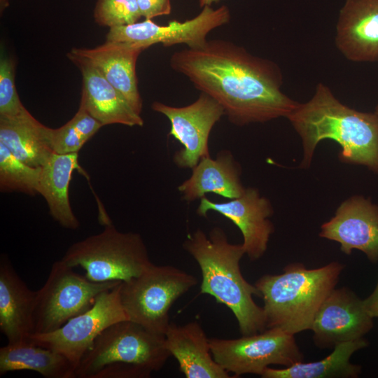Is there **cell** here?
I'll list each match as a JSON object with an SVG mask.
<instances>
[{"label":"cell","mask_w":378,"mask_h":378,"mask_svg":"<svg viewBox=\"0 0 378 378\" xmlns=\"http://www.w3.org/2000/svg\"><path fill=\"white\" fill-rule=\"evenodd\" d=\"M169 64L218 102L236 126L286 118L299 104L281 90L283 76L276 63L230 41L214 39L202 49L176 51Z\"/></svg>","instance_id":"cell-1"},{"label":"cell","mask_w":378,"mask_h":378,"mask_svg":"<svg viewBox=\"0 0 378 378\" xmlns=\"http://www.w3.org/2000/svg\"><path fill=\"white\" fill-rule=\"evenodd\" d=\"M286 118L302 140L301 168L310 166L319 142L330 139L341 147V162L365 166L378 176V115L374 112L344 105L319 83L313 97L299 103Z\"/></svg>","instance_id":"cell-2"},{"label":"cell","mask_w":378,"mask_h":378,"mask_svg":"<svg viewBox=\"0 0 378 378\" xmlns=\"http://www.w3.org/2000/svg\"><path fill=\"white\" fill-rule=\"evenodd\" d=\"M183 247L200 268V293L210 295L229 308L242 335L264 331L263 307L253 298L259 297V292L244 279L240 269V260L246 254L242 244L230 243L223 229L214 227L209 234L201 229L188 234Z\"/></svg>","instance_id":"cell-3"},{"label":"cell","mask_w":378,"mask_h":378,"mask_svg":"<svg viewBox=\"0 0 378 378\" xmlns=\"http://www.w3.org/2000/svg\"><path fill=\"white\" fill-rule=\"evenodd\" d=\"M344 268L332 262L316 269L302 263L287 265L279 274H265L255 286L263 300L266 329L279 328L295 335L311 330L314 318L335 288Z\"/></svg>","instance_id":"cell-4"},{"label":"cell","mask_w":378,"mask_h":378,"mask_svg":"<svg viewBox=\"0 0 378 378\" xmlns=\"http://www.w3.org/2000/svg\"><path fill=\"white\" fill-rule=\"evenodd\" d=\"M169 356L164 335L120 321L97 337L78 363L76 378H148Z\"/></svg>","instance_id":"cell-5"},{"label":"cell","mask_w":378,"mask_h":378,"mask_svg":"<svg viewBox=\"0 0 378 378\" xmlns=\"http://www.w3.org/2000/svg\"><path fill=\"white\" fill-rule=\"evenodd\" d=\"M61 260L81 267L93 282L125 281L153 264L141 234L120 232L111 221L101 232L71 245Z\"/></svg>","instance_id":"cell-6"},{"label":"cell","mask_w":378,"mask_h":378,"mask_svg":"<svg viewBox=\"0 0 378 378\" xmlns=\"http://www.w3.org/2000/svg\"><path fill=\"white\" fill-rule=\"evenodd\" d=\"M197 282L195 276L174 266L153 263L139 276L121 282L120 302L128 320L164 335L172 306Z\"/></svg>","instance_id":"cell-7"},{"label":"cell","mask_w":378,"mask_h":378,"mask_svg":"<svg viewBox=\"0 0 378 378\" xmlns=\"http://www.w3.org/2000/svg\"><path fill=\"white\" fill-rule=\"evenodd\" d=\"M120 282H93L75 272L62 260L55 262L46 281L36 290L33 334L57 330L69 319L90 309L101 293Z\"/></svg>","instance_id":"cell-8"},{"label":"cell","mask_w":378,"mask_h":378,"mask_svg":"<svg viewBox=\"0 0 378 378\" xmlns=\"http://www.w3.org/2000/svg\"><path fill=\"white\" fill-rule=\"evenodd\" d=\"M214 360L234 377L262 375L270 365L286 367L302 362L304 356L293 335L279 328L242 335L237 339H209Z\"/></svg>","instance_id":"cell-9"},{"label":"cell","mask_w":378,"mask_h":378,"mask_svg":"<svg viewBox=\"0 0 378 378\" xmlns=\"http://www.w3.org/2000/svg\"><path fill=\"white\" fill-rule=\"evenodd\" d=\"M101 293L93 306L69 319L57 330L33 334L31 342L65 356L76 367L97 337L112 324L128 318L120 299V285Z\"/></svg>","instance_id":"cell-10"},{"label":"cell","mask_w":378,"mask_h":378,"mask_svg":"<svg viewBox=\"0 0 378 378\" xmlns=\"http://www.w3.org/2000/svg\"><path fill=\"white\" fill-rule=\"evenodd\" d=\"M230 20L229 8L223 5L214 9L202 8L195 18L184 22L172 20L167 24H158L151 20L109 28L106 41L138 43L146 49L157 43L164 47L186 44L190 49H202L207 43L206 36L216 28L227 24Z\"/></svg>","instance_id":"cell-11"},{"label":"cell","mask_w":378,"mask_h":378,"mask_svg":"<svg viewBox=\"0 0 378 378\" xmlns=\"http://www.w3.org/2000/svg\"><path fill=\"white\" fill-rule=\"evenodd\" d=\"M151 108L169 119V135L183 146L173 156V162L178 167L192 169L201 159L210 156L209 135L214 126L225 115L224 108L214 98L201 92L194 102L185 106L154 102Z\"/></svg>","instance_id":"cell-12"},{"label":"cell","mask_w":378,"mask_h":378,"mask_svg":"<svg viewBox=\"0 0 378 378\" xmlns=\"http://www.w3.org/2000/svg\"><path fill=\"white\" fill-rule=\"evenodd\" d=\"M373 317L364 300L346 287L334 288L322 303L313 321V340L320 349L357 340L371 330Z\"/></svg>","instance_id":"cell-13"},{"label":"cell","mask_w":378,"mask_h":378,"mask_svg":"<svg viewBox=\"0 0 378 378\" xmlns=\"http://www.w3.org/2000/svg\"><path fill=\"white\" fill-rule=\"evenodd\" d=\"M209 211L220 214L237 226L243 237L246 254L251 260H256L265 254L274 232V225L270 220L273 208L257 188H245L239 197L225 202H215L203 197L196 212L206 218Z\"/></svg>","instance_id":"cell-14"},{"label":"cell","mask_w":378,"mask_h":378,"mask_svg":"<svg viewBox=\"0 0 378 378\" xmlns=\"http://www.w3.org/2000/svg\"><path fill=\"white\" fill-rule=\"evenodd\" d=\"M319 236L338 242L340 250L346 255L357 249L371 262H377L378 205L362 195L349 197L321 225Z\"/></svg>","instance_id":"cell-15"},{"label":"cell","mask_w":378,"mask_h":378,"mask_svg":"<svg viewBox=\"0 0 378 378\" xmlns=\"http://www.w3.org/2000/svg\"><path fill=\"white\" fill-rule=\"evenodd\" d=\"M335 45L348 60L378 62V0H345L337 22Z\"/></svg>","instance_id":"cell-16"},{"label":"cell","mask_w":378,"mask_h":378,"mask_svg":"<svg viewBox=\"0 0 378 378\" xmlns=\"http://www.w3.org/2000/svg\"><path fill=\"white\" fill-rule=\"evenodd\" d=\"M146 48L138 43L106 41L92 48H73L71 52L90 62L141 115L143 101L136 73L137 59Z\"/></svg>","instance_id":"cell-17"},{"label":"cell","mask_w":378,"mask_h":378,"mask_svg":"<svg viewBox=\"0 0 378 378\" xmlns=\"http://www.w3.org/2000/svg\"><path fill=\"white\" fill-rule=\"evenodd\" d=\"M36 290H31L18 274L9 258H0V330L8 344L31 343L33 312Z\"/></svg>","instance_id":"cell-18"},{"label":"cell","mask_w":378,"mask_h":378,"mask_svg":"<svg viewBox=\"0 0 378 378\" xmlns=\"http://www.w3.org/2000/svg\"><path fill=\"white\" fill-rule=\"evenodd\" d=\"M78 66L83 78L80 102L88 111L102 125L120 124L129 127L144 125V120L136 113L122 94L103 74L85 59L67 54Z\"/></svg>","instance_id":"cell-19"},{"label":"cell","mask_w":378,"mask_h":378,"mask_svg":"<svg viewBox=\"0 0 378 378\" xmlns=\"http://www.w3.org/2000/svg\"><path fill=\"white\" fill-rule=\"evenodd\" d=\"M164 337L167 349L186 378L232 377L214 360L209 339L197 321L183 326L170 323Z\"/></svg>","instance_id":"cell-20"},{"label":"cell","mask_w":378,"mask_h":378,"mask_svg":"<svg viewBox=\"0 0 378 378\" xmlns=\"http://www.w3.org/2000/svg\"><path fill=\"white\" fill-rule=\"evenodd\" d=\"M239 163L229 150H221L216 158H203L192 169L190 176L178 187L182 199L192 202L212 192L230 200L244 191Z\"/></svg>","instance_id":"cell-21"},{"label":"cell","mask_w":378,"mask_h":378,"mask_svg":"<svg viewBox=\"0 0 378 378\" xmlns=\"http://www.w3.org/2000/svg\"><path fill=\"white\" fill-rule=\"evenodd\" d=\"M78 153H53L41 168L38 193L46 200L52 217L62 227L76 230L79 221L74 215L69 197L73 172H83Z\"/></svg>","instance_id":"cell-22"},{"label":"cell","mask_w":378,"mask_h":378,"mask_svg":"<svg viewBox=\"0 0 378 378\" xmlns=\"http://www.w3.org/2000/svg\"><path fill=\"white\" fill-rule=\"evenodd\" d=\"M47 130L30 113L15 119H0V143L25 164L42 167L54 153L47 141Z\"/></svg>","instance_id":"cell-23"},{"label":"cell","mask_w":378,"mask_h":378,"mask_svg":"<svg viewBox=\"0 0 378 378\" xmlns=\"http://www.w3.org/2000/svg\"><path fill=\"white\" fill-rule=\"evenodd\" d=\"M32 370L46 378H76L75 365L63 354L33 343L0 348V374Z\"/></svg>","instance_id":"cell-24"},{"label":"cell","mask_w":378,"mask_h":378,"mask_svg":"<svg viewBox=\"0 0 378 378\" xmlns=\"http://www.w3.org/2000/svg\"><path fill=\"white\" fill-rule=\"evenodd\" d=\"M368 346L364 338L340 344L323 359L300 362L283 369L267 368L262 378H356L361 372V366L350 362L351 356L358 350Z\"/></svg>","instance_id":"cell-25"},{"label":"cell","mask_w":378,"mask_h":378,"mask_svg":"<svg viewBox=\"0 0 378 378\" xmlns=\"http://www.w3.org/2000/svg\"><path fill=\"white\" fill-rule=\"evenodd\" d=\"M102 126L80 102L78 111L66 124L57 129L48 127L47 141L55 153H78Z\"/></svg>","instance_id":"cell-26"},{"label":"cell","mask_w":378,"mask_h":378,"mask_svg":"<svg viewBox=\"0 0 378 378\" xmlns=\"http://www.w3.org/2000/svg\"><path fill=\"white\" fill-rule=\"evenodd\" d=\"M41 168L25 164L0 143L1 191H18L31 195L38 193Z\"/></svg>","instance_id":"cell-27"},{"label":"cell","mask_w":378,"mask_h":378,"mask_svg":"<svg viewBox=\"0 0 378 378\" xmlns=\"http://www.w3.org/2000/svg\"><path fill=\"white\" fill-rule=\"evenodd\" d=\"M141 18L136 0H97L94 10L95 22L109 28L133 24Z\"/></svg>","instance_id":"cell-28"},{"label":"cell","mask_w":378,"mask_h":378,"mask_svg":"<svg viewBox=\"0 0 378 378\" xmlns=\"http://www.w3.org/2000/svg\"><path fill=\"white\" fill-rule=\"evenodd\" d=\"M29 112L22 104L15 84V65L8 58L0 61V119L12 120Z\"/></svg>","instance_id":"cell-29"},{"label":"cell","mask_w":378,"mask_h":378,"mask_svg":"<svg viewBox=\"0 0 378 378\" xmlns=\"http://www.w3.org/2000/svg\"><path fill=\"white\" fill-rule=\"evenodd\" d=\"M141 17L145 20L168 15L172 11L171 0H136Z\"/></svg>","instance_id":"cell-30"},{"label":"cell","mask_w":378,"mask_h":378,"mask_svg":"<svg viewBox=\"0 0 378 378\" xmlns=\"http://www.w3.org/2000/svg\"><path fill=\"white\" fill-rule=\"evenodd\" d=\"M364 300L368 312L373 317H378V281L372 293Z\"/></svg>","instance_id":"cell-31"},{"label":"cell","mask_w":378,"mask_h":378,"mask_svg":"<svg viewBox=\"0 0 378 378\" xmlns=\"http://www.w3.org/2000/svg\"><path fill=\"white\" fill-rule=\"evenodd\" d=\"M220 0H199V5L201 8L206 6H211L214 3H218Z\"/></svg>","instance_id":"cell-32"},{"label":"cell","mask_w":378,"mask_h":378,"mask_svg":"<svg viewBox=\"0 0 378 378\" xmlns=\"http://www.w3.org/2000/svg\"><path fill=\"white\" fill-rule=\"evenodd\" d=\"M1 4V10H4L6 6H8V0H0Z\"/></svg>","instance_id":"cell-33"},{"label":"cell","mask_w":378,"mask_h":378,"mask_svg":"<svg viewBox=\"0 0 378 378\" xmlns=\"http://www.w3.org/2000/svg\"><path fill=\"white\" fill-rule=\"evenodd\" d=\"M374 112L378 115V104L375 106V109Z\"/></svg>","instance_id":"cell-34"}]
</instances>
